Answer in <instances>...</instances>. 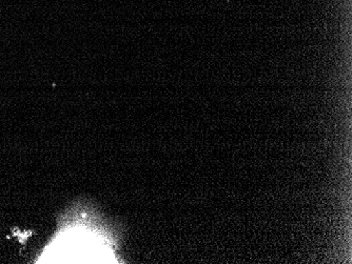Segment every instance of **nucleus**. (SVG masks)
Wrapping results in <instances>:
<instances>
[{
  "instance_id": "1",
  "label": "nucleus",
  "mask_w": 352,
  "mask_h": 264,
  "mask_svg": "<svg viewBox=\"0 0 352 264\" xmlns=\"http://www.w3.org/2000/svg\"><path fill=\"white\" fill-rule=\"evenodd\" d=\"M108 241L95 232L76 230L56 238L43 263H114Z\"/></svg>"
}]
</instances>
